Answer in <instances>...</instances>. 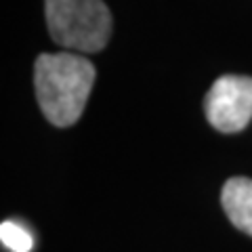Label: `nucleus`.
<instances>
[{"label": "nucleus", "instance_id": "obj_4", "mask_svg": "<svg viewBox=\"0 0 252 252\" xmlns=\"http://www.w3.org/2000/svg\"><path fill=\"white\" fill-rule=\"evenodd\" d=\"M220 202L231 223L240 231L252 235V179H227L220 191Z\"/></svg>", "mask_w": 252, "mask_h": 252}, {"label": "nucleus", "instance_id": "obj_1", "mask_svg": "<svg viewBox=\"0 0 252 252\" xmlns=\"http://www.w3.org/2000/svg\"><path fill=\"white\" fill-rule=\"evenodd\" d=\"M94 65L76 53H42L36 59L34 84L42 114L59 128L76 124L94 84Z\"/></svg>", "mask_w": 252, "mask_h": 252}, {"label": "nucleus", "instance_id": "obj_2", "mask_svg": "<svg viewBox=\"0 0 252 252\" xmlns=\"http://www.w3.org/2000/svg\"><path fill=\"white\" fill-rule=\"evenodd\" d=\"M46 26L59 46L97 53L112 36V13L103 0H44Z\"/></svg>", "mask_w": 252, "mask_h": 252}, {"label": "nucleus", "instance_id": "obj_3", "mask_svg": "<svg viewBox=\"0 0 252 252\" xmlns=\"http://www.w3.org/2000/svg\"><path fill=\"white\" fill-rule=\"evenodd\" d=\"M206 118L220 132H240L252 120V78L220 76L206 94Z\"/></svg>", "mask_w": 252, "mask_h": 252}, {"label": "nucleus", "instance_id": "obj_5", "mask_svg": "<svg viewBox=\"0 0 252 252\" xmlns=\"http://www.w3.org/2000/svg\"><path fill=\"white\" fill-rule=\"evenodd\" d=\"M0 240L11 252H30L32 246H34L32 235L21 225L13 223V220H4L0 225Z\"/></svg>", "mask_w": 252, "mask_h": 252}]
</instances>
